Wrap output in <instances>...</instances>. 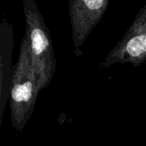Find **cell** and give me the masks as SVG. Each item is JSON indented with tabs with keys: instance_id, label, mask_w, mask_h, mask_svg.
I'll return each mask as SVG.
<instances>
[{
	"instance_id": "6da1fadb",
	"label": "cell",
	"mask_w": 146,
	"mask_h": 146,
	"mask_svg": "<svg viewBox=\"0 0 146 146\" xmlns=\"http://www.w3.org/2000/svg\"><path fill=\"white\" fill-rule=\"evenodd\" d=\"M13 68L9 98L10 120L13 128L22 132L33 113L40 92L32 63L29 40L26 34L21 39L18 60Z\"/></svg>"
},
{
	"instance_id": "7a4b0ae2",
	"label": "cell",
	"mask_w": 146,
	"mask_h": 146,
	"mask_svg": "<svg viewBox=\"0 0 146 146\" xmlns=\"http://www.w3.org/2000/svg\"><path fill=\"white\" fill-rule=\"evenodd\" d=\"M26 33L30 44L32 63L40 91L47 87L56 71L52 40L44 17L33 0L23 1Z\"/></svg>"
},
{
	"instance_id": "3957f363",
	"label": "cell",
	"mask_w": 146,
	"mask_h": 146,
	"mask_svg": "<svg viewBox=\"0 0 146 146\" xmlns=\"http://www.w3.org/2000/svg\"><path fill=\"white\" fill-rule=\"evenodd\" d=\"M146 62V3L139 9L133 23L119 43L100 62V68L115 64L131 63L138 68Z\"/></svg>"
},
{
	"instance_id": "277c9868",
	"label": "cell",
	"mask_w": 146,
	"mask_h": 146,
	"mask_svg": "<svg viewBox=\"0 0 146 146\" xmlns=\"http://www.w3.org/2000/svg\"><path fill=\"white\" fill-rule=\"evenodd\" d=\"M109 0H71L68 3V15L72 28V38L75 54L92 30L98 26L109 8Z\"/></svg>"
},
{
	"instance_id": "5b68a950",
	"label": "cell",
	"mask_w": 146,
	"mask_h": 146,
	"mask_svg": "<svg viewBox=\"0 0 146 146\" xmlns=\"http://www.w3.org/2000/svg\"><path fill=\"white\" fill-rule=\"evenodd\" d=\"M0 56H1V80H0V117L1 121L5 110V105L9 98V91L11 86L13 69L11 66L12 53L14 45V32L10 23L3 21L0 28Z\"/></svg>"
}]
</instances>
